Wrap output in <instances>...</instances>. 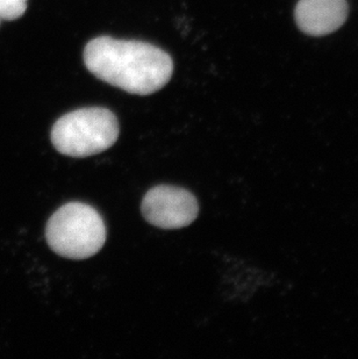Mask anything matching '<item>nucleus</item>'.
<instances>
[{"label":"nucleus","instance_id":"nucleus-1","mask_svg":"<svg viewBox=\"0 0 358 359\" xmlns=\"http://www.w3.org/2000/svg\"><path fill=\"white\" fill-rule=\"evenodd\" d=\"M88 72L100 81L132 95H148L169 83L173 58L152 44L136 40L100 36L84 50Z\"/></svg>","mask_w":358,"mask_h":359},{"label":"nucleus","instance_id":"nucleus-2","mask_svg":"<svg viewBox=\"0 0 358 359\" xmlns=\"http://www.w3.org/2000/svg\"><path fill=\"white\" fill-rule=\"evenodd\" d=\"M46 240L51 250L62 257L86 259L104 247L105 224L102 215L90 205L65 203L48 220Z\"/></svg>","mask_w":358,"mask_h":359},{"label":"nucleus","instance_id":"nucleus-3","mask_svg":"<svg viewBox=\"0 0 358 359\" xmlns=\"http://www.w3.org/2000/svg\"><path fill=\"white\" fill-rule=\"evenodd\" d=\"M119 133L118 119L110 109L88 107L60 118L53 126L51 139L62 155L84 158L110 149Z\"/></svg>","mask_w":358,"mask_h":359},{"label":"nucleus","instance_id":"nucleus-4","mask_svg":"<svg viewBox=\"0 0 358 359\" xmlns=\"http://www.w3.org/2000/svg\"><path fill=\"white\" fill-rule=\"evenodd\" d=\"M142 215L149 224L161 229L187 227L199 214L196 197L189 191L170 185H159L143 198Z\"/></svg>","mask_w":358,"mask_h":359},{"label":"nucleus","instance_id":"nucleus-5","mask_svg":"<svg viewBox=\"0 0 358 359\" xmlns=\"http://www.w3.org/2000/svg\"><path fill=\"white\" fill-rule=\"evenodd\" d=\"M348 13L347 0H299L294 19L305 34L324 36L338 31L345 24Z\"/></svg>","mask_w":358,"mask_h":359},{"label":"nucleus","instance_id":"nucleus-6","mask_svg":"<svg viewBox=\"0 0 358 359\" xmlns=\"http://www.w3.org/2000/svg\"><path fill=\"white\" fill-rule=\"evenodd\" d=\"M26 10L27 0H0V17L3 20H17L24 15Z\"/></svg>","mask_w":358,"mask_h":359},{"label":"nucleus","instance_id":"nucleus-7","mask_svg":"<svg viewBox=\"0 0 358 359\" xmlns=\"http://www.w3.org/2000/svg\"><path fill=\"white\" fill-rule=\"evenodd\" d=\"M1 21H3V19H1V17H0V25H1Z\"/></svg>","mask_w":358,"mask_h":359}]
</instances>
